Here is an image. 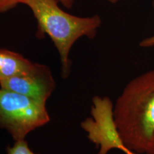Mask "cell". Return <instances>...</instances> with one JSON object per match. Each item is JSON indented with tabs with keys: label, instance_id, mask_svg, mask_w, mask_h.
Listing matches in <instances>:
<instances>
[{
	"label": "cell",
	"instance_id": "obj_4",
	"mask_svg": "<svg viewBox=\"0 0 154 154\" xmlns=\"http://www.w3.org/2000/svg\"><path fill=\"white\" fill-rule=\"evenodd\" d=\"M92 102V117L82 123V128L87 133L88 138L99 148V154H107L113 149L125 153L129 149L125 146L119 134L111 99L95 96Z\"/></svg>",
	"mask_w": 154,
	"mask_h": 154
},
{
	"label": "cell",
	"instance_id": "obj_12",
	"mask_svg": "<svg viewBox=\"0 0 154 154\" xmlns=\"http://www.w3.org/2000/svg\"><path fill=\"white\" fill-rule=\"evenodd\" d=\"M108 1H109V2H111V3H112V4H116V3L122 1V0H108Z\"/></svg>",
	"mask_w": 154,
	"mask_h": 154
},
{
	"label": "cell",
	"instance_id": "obj_7",
	"mask_svg": "<svg viewBox=\"0 0 154 154\" xmlns=\"http://www.w3.org/2000/svg\"><path fill=\"white\" fill-rule=\"evenodd\" d=\"M20 4V0H0V13L14 8Z\"/></svg>",
	"mask_w": 154,
	"mask_h": 154
},
{
	"label": "cell",
	"instance_id": "obj_11",
	"mask_svg": "<svg viewBox=\"0 0 154 154\" xmlns=\"http://www.w3.org/2000/svg\"><path fill=\"white\" fill-rule=\"evenodd\" d=\"M125 154H139V153H136V152L131 151V150H128V151L125 153Z\"/></svg>",
	"mask_w": 154,
	"mask_h": 154
},
{
	"label": "cell",
	"instance_id": "obj_6",
	"mask_svg": "<svg viewBox=\"0 0 154 154\" xmlns=\"http://www.w3.org/2000/svg\"><path fill=\"white\" fill-rule=\"evenodd\" d=\"M35 63L20 54L0 49V81L27 73L34 68Z\"/></svg>",
	"mask_w": 154,
	"mask_h": 154
},
{
	"label": "cell",
	"instance_id": "obj_5",
	"mask_svg": "<svg viewBox=\"0 0 154 154\" xmlns=\"http://www.w3.org/2000/svg\"><path fill=\"white\" fill-rule=\"evenodd\" d=\"M0 87L46 104L54 91L56 84L49 67L36 63L27 73L0 81Z\"/></svg>",
	"mask_w": 154,
	"mask_h": 154
},
{
	"label": "cell",
	"instance_id": "obj_2",
	"mask_svg": "<svg viewBox=\"0 0 154 154\" xmlns=\"http://www.w3.org/2000/svg\"><path fill=\"white\" fill-rule=\"evenodd\" d=\"M58 0H20L32 10L36 22L38 38L45 34L51 38L58 50L61 64V75L66 78L70 72V50L79 38H94L101 24L99 15L81 17L62 10Z\"/></svg>",
	"mask_w": 154,
	"mask_h": 154
},
{
	"label": "cell",
	"instance_id": "obj_3",
	"mask_svg": "<svg viewBox=\"0 0 154 154\" xmlns=\"http://www.w3.org/2000/svg\"><path fill=\"white\" fill-rule=\"evenodd\" d=\"M49 121L46 104L0 87V126L14 140L25 139L30 132Z\"/></svg>",
	"mask_w": 154,
	"mask_h": 154
},
{
	"label": "cell",
	"instance_id": "obj_13",
	"mask_svg": "<svg viewBox=\"0 0 154 154\" xmlns=\"http://www.w3.org/2000/svg\"><path fill=\"white\" fill-rule=\"evenodd\" d=\"M153 7L154 8V1L153 2Z\"/></svg>",
	"mask_w": 154,
	"mask_h": 154
},
{
	"label": "cell",
	"instance_id": "obj_8",
	"mask_svg": "<svg viewBox=\"0 0 154 154\" xmlns=\"http://www.w3.org/2000/svg\"><path fill=\"white\" fill-rule=\"evenodd\" d=\"M140 46L143 48H150L154 47V35L144 38L140 42Z\"/></svg>",
	"mask_w": 154,
	"mask_h": 154
},
{
	"label": "cell",
	"instance_id": "obj_9",
	"mask_svg": "<svg viewBox=\"0 0 154 154\" xmlns=\"http://www.w3.org/2000/svg\"><path fill=\"white\" fill-rule=\"evenodd\" d=\"M58 1L67 9L72 8L74 3V0H58Z\"/></svg>",
	"mask_w": 154,
	"mask_h": 154
},
{
	"label": "cell",
	"instance_id": "obj_1",
	"mask_svg": "<svg viewBox=\"0 0 154 154\" xmlns=\"http://www.w3.org/2000/svg\"><path fill=\"white\" fill-rule=\"evenodd\" d=\"M113 112L125 146L137 153H146L154 141V69L127 84Z\"/></svg>",
	"mask_w": 154,
	"mask_h": 154
},
{
	"label": "cell",
	"instance_id": "obj_10",
	"mask_svg": "<svg viewBox=\"0 0 154 154\" xmlns=\"http://www.w3.org/2000/svg\"><path fill=\"white\" fill-rule=\"evenodd\" d=\"M146 154H154V141L153 143L151 144V146L149 148V149L147 150V151L146 152Z\"/></svg>",
	"mask_w": 154,
	"mask_h": 154
}]
</instances>
